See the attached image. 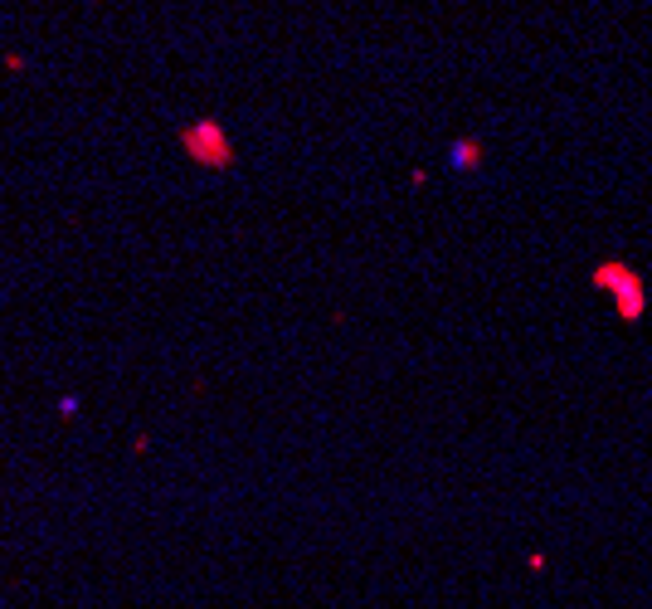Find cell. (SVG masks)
Wrapping results in <instances>:
<instances>
[{
  "instance_id": "2",
  "label": "cell",
  "mask_w": 652,
  "mask_h": 609,
  "mask_svg": "<svg viewBox=\"0 0 652 609\" xmlns=\"http://www.w3.org/2000/svg\"><path fill=\"white\" fill-rule=\"evenodd\" d=\"M594 283L614 293V298H618V312H623V317H643V278H638L633 268L604 264L599 273H594Z\"/></svg>"
},
{
  "instance_id": "3",
  "label": "cell",
  "mask_w": 652,
  "mask_h": 609,
  "mask_svg": "<svg viewBox=\"0 0 652 609\" xmlns=\"http://www.w3.org/2000/svg\"><path fill=\"white\" fill-rule=\"evenodd\" d=\"M448 166H453V171H472V166H482V142H472V137L453 142V147H448Z\"/></svg>"
},
{
  "instance_id": "1",
  "label": "cell",
  "mask_w": 652,
  "mask_h": 609,
  "mask_svg": "<svg viewBox=\"0 0 652 609\" xmlns=\"http://www.w3.org/2000/svg\"><path fill=\"white\" fill-rule=\"evenodd\" d=\"M181 147L190 161H200V166H229L234 161V147H229V137H224V127L210 122V117H200V122H190L181 132Z\"/></svg>"
}]
</instances>
